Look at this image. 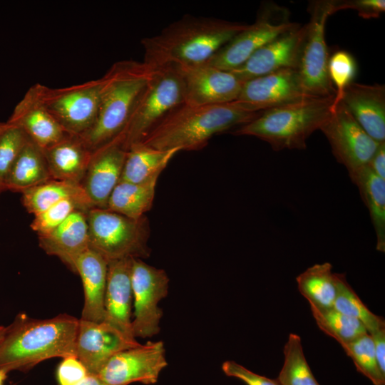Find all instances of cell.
<instances>
[{"mask_svg":"<svg viewBox=\"0 0 385 385\" xmlns=\"http://www.w3.org/2000/svg\"><path fill=\"white\" fill-rule=\"evenodd\" d=\"M247 26L212 17L184 16L157 35L142 39L143 61L153 68L205 63Z\"/></svg>","mask_w":385,"mask_h":385,"instance_id":"cell-1","label":"cell"},{"mask_svg":"<svg viewBox=\"0 0 385 385\" xmlns=\"http://www.w3.org/2000/svg\"><path fill=\"white\" fill-rule=\"evenodd\" d=\"M78 322L67 314L44 319L18 314L0 341V370L26 371L51 358L76 356Z\"/></svg>","mask_w":385,"mask_h":385,"instance_id":"cell-2","label":"cell"},{"mask_svg":"<svg viewBox=\"0 0 385 385\" xmlns=\"http://www.w3.org/2000/svg\"><path fill=\"white\" fill-rule=\"evenodd\" d=\"M262 112L244 110L234 102L207 106L183 103L159 122L141 143L161 150H200L215 134L242 126Z\"/></svg>","mask_w":385,"mask_h":385,"instance_id":"cell-3","label":"cell"},{"mask_svg":"<svg viewBox=\"0 0 385 385\" xmlns=\"http://www.w3.org/2000/svg\"><path fill=\"white\" fill-rule=\"evenodd\" d=\"M154 71L144 61L122 60L102 76L103 86L96 120L78 136L90 150L93 152L123 132Z\"/></svg>","mask_w":385,"mask_h":385,"instance_id":"cell-4","label":"cell"},{"mask_svg":"<svg viewBox=\"0 0 385 385\" xmlns=\"http://www.w3.org/2000/svg\"><path fill=\"white\" fill-rule=\"evenodd\" d=\"M334 99V97L308 98L264 111L232 133L260 138L275 151L303 150L309 137L319 130L330 115Z\"/></svg>","mask_w":385,"mask_h":385,"instance_id":"cell-5","label":"cell"},{"mask_svg":"<svg viewBox=\"0 0 385 385\" xmlns=\"http://www.w3.org/2000/svg\"><path fill=\"white\" fill-rule=\"evenodd\" d=\"M89 246L108 262L150 256V225L145 215L132 219L107 209L92 208L87 212Z\"/></svg>","mask_w":385,"mask_h":385,"instance_id":"cell-6","label":"cell"},{"mask_svg":"<svg viewBox=\"0 0 385 385\" xmlns=\"http://www.w3.org/2000/svg\"><path fill=\"white\" fill-rule=\"evenodd\" d=\"M184 103L183 83L175 66L155 68L138 98L128 122L119 134L125 148L142 142L149 132L169 113Z\"/></svg>","mask_w":385,"mask_h":385,"instance_id":"cell-7","label":"cell"},{"mask_svg":"<svg viewBox=\"0 0 385 385\" xmlns=\"http://www.w3.org/2000/svg\"><path fill=\"white\" fill-rule=\"evenodd\" d=\"M310 19L297 71L305 92L312 97L335 96V89L328 76L329 58L325 40L327 19L334 14V0H318L310 4Z\"/></svg>","mask_w":385,"mask_h":385,"instance_id":"cell-8","label":"cell"},{"mask_svg":"<svg viewBox=\"0 0 385 385\" xmlns=\"http://www.w3.org/2000/svg\"><path fill=\"white\" fill-rule=\"evenodd\" d=\"M297 24L290 20L289 10L274 2L262 5L256 21L238 33L205 63L224 71L244 63L257 50Z\"/></svg>","mask_w":385,"mask_h":385,"instance_id":"cell-9","label":"cell"},{"mask_svg":"<svg viewBox=\"0 0 385 385\" xmlns=\"http://www.w3.org/2000/svg\"><path fill=\"white\" fill-rule=\"evenodd\" d=\"M103 86V77L61 88L41 86L48 111L69 135L79 136L96 120Z\"/></svg>","mask_w":385,"mask_h":385,"instance_id":"cell-10","label":"cell"},{"mask_svg":"<svg viewBox=\"0 0 385 385\" xmlns=\"http://www.w3.org/2000/svg\"><path fill=\"white\" fill-rule=\"evenodd\" d=\"M170 279L163 269L133 258L131 285L133 302L132 332L133 337H152L160 332L163 310L159 302L168 293Z\"/></svg>","mask_w":385,"mask_h":385,"instance_id":"cell-11","label":"cell"},{"mask_svg":"<svg viewBox=\"0 0 385 385\" xmlns=\"http://www.w3.org/2000/svg\"><path fill=\"white\" fill-rule=\"evenodd\" d=\"M319 130L327 138L336 160L347 170L350 178L368 164L381 143L368 135L342 101L332 107Z\"/></svg>","mask_w":385,"mask_h":385,"instance_id":"cell-12","label":"cell"},{"mask_svg":"<svg viewBox=\"0 0 385 385\" xmlns=\"http://www.w3.org/2000/svg\"><path fill=\"white\" fill-rule=\"evenodd\" d=\"M167 366L164 343L149 341L114 354L97 376L108 385H149L158 381Z\"/></svg>","mask_w":385,"mask_h":385,"instance_id":"cell-13","label":"cell"},{"mask_svg":"<svg viewBox=\"0 0 385 385\" xmlns=\"http://www.w3.org/2000/svg\"><path fill=\"white\" fill-rule=\"evenodd\" d=\"M308 98L296 69H284L243 83L233 101L241 108L260 112Z\"/></svg>","mask_w":385,"mask_h":385,"instance_id":"cell-14","label":"cell"},{"mask_svg":"<svg viewBox=\"0 0 385 385\" xmlns=\"http://www.w3.org/2000/svg\"><path fill=\"white\" fill-rule=\"evenodd\" d=\"M177 67L183 83L184 104L190 106L225 104L235 101L244 83L231 71L206 63Z\"/></svg>","mask_w":385,"mask_h":385,"instance_id":"cell-15","label":"cell"},{"mask_svg":"<svg viewBox=\"0 0 385 385\" xmlns=\"http://www.w3.org/2000/svg\"><path fill=\"white\" fill-rule=\"evenodd\" d=\"M307 31L297 24L257 50L244 63L230 71L241 81L284 69H296Z\"/></svg>","mask_w":385,"mask_h":385,"instance_id":"cell-16","label":"cell"},{"mask_svg":"<svg viewBox=\"0 0 385 385\" xmlns=\"http://www.w3.org/2000/svg\"><path fill=\"white\" fill-rule=\"evenodd\" d=\"M126 338L107 323L79 319L76 339V356L90 374L97 375L116 353L140 345Z\"/></svg>","mask_w":385,"mask_h":385,"instance_id":"cell-17","label":"cell"},{"mask_svg":"<svg viewBox=\"0 0 385 385\" xmlns=\"http://www.w3.org/2000/svg\"><path fill=\"white\" fill-rule=\"evenodd\" d=\"M126 154L120 135L93 152L81 185L95 207L106 208L120 180Z\"/></svg>","mask_w":385,"mask_h":385,"instance_id":"cell-18","label":"cell"},{"mask_svg":"<svg viewBox=\"0 0 385 385\" xmlns=\"http://www.w3.org/2000/svg\"><path fill=\"white\" fill-rule=\"evenodd\" d=\"M41 83L29 88L16 105L9 125L20 128L41 150L48 148L69 135L45 106L41 94Z\"/></svg>","mask_w":385,"mask_h":385,"instance_id":"cell-19","label":"cell"},{"mask_svg":"<svg viewBox=\"0 0 385 385\" xmlns=\"http://www.w3.org/2000/svg\"><path fill=\"white\" fill-rule=\"evenodd\" d=\"M133 259L123 258L108 262L103 322L117 329L126 338L136 340L132 332L131 319Z\"/></svg>","mask_w":385,"mask_h":385,"instance_id":"cell-20","label":"cell"},{"mask_svg":"<svg viewBox=\"0 0 385 385\" xmlns=\"http://www.w3.org/2000/svg\"><path fill=\"white\" fill-rule=\"evenodd\" d=\"M341 101L369 135L379 143L385 142L384 85L353 82Z\"/></svg>","mask_w":385,"mask_h":385,"instance_id":"cell-21","label":"cell"},{"mask_svg":"<svg viewBox=\"0 0 385 385\" xmlns=\"http://www.w3.org/2000/svg\"><path fill=\"white\" fill-rule=\"evenodd\" d=\"M87 212L76 210L51 232L38 236L39 247L73 272L78 257L90 247Z\"/></svg>","mask_w":385,"mask_h":385,"instance_id":"cell-22","label":"cell"},{"mask_svg":"<svg viewBox=\"0 0 385 385\" xmlns=\"http://www.w3.org/2000/svg\"><path fill=\"white\" fill-rule=\"evenodd\" d=\"M108 262L90 247L75 262L74 272L80 275L84 292L81 319L93 322H102L104 319Z\"/></svg>","mask_w":385,"mask_h":385,"instance_id":"cell-23","label":"cell"},{"mask_svg":"<svg viewBox=\"0 0 385 385\" xmlns=\"http://www.w3.org/2000/svg\"><path fill=\"white\" fill-rule=\"evenodd\" d=\"M41 150L53 180L81 184L93 152L78 136L69 135Z\"/></svg>","mask_w":385,"mask_h":385,"instance_id":"cell-24","label":"cell"},{"mask_svg":"<svg viewBox=\"0 0 385 385\" xmlns=\"http://www.w3.org/2000/svg\"><path fill=\"white\" fill-rule=\"evenodd\" d=\"M179 152L178 148L161 150L135 143L127 150L120 181L138 183L159 176Z\"/></svg>","mask_w":385,"mask_h":385,"instance_id":"cell-25","label":"cell"},{"mask_svg":"<svg viewBox=\"0 0 385 385\" xmlns=\"http://www.w3.org/2000/svg\"><path fill=\"white\" fill-rule=\"evenodd\" d=\"M158 177L138 183L120 181L112 191L106 209L132 219L145 216L153 206Z\"/></svg>","mask_w":385,"mask_h":385,"instance_id":"cell-26","label":"cell"},{"mask_svg":"<svg viewBox=\"0 0 385 385\" xmlns=\"http://www.w3.org/2000/svg\"><path fill=\"white\" fill-rule=\"evenodd\" d=\"M351 181L357 186L366 206L376 236V250L385 251V180L376 175L366 165Z\"/></svg>","mask_w":385,"mask_h":385,"instance_id":"cell-27","label":"cell"},{"mask_svg":"<svg viewBox=\"0 0 385 385\" xmlns=\"http://www.w3.org/2000/svg\"><path fill=\"white\" fill-rule=\"evenodd\" d=\"M50 180L41 149L29 138L9 173L6 190L21 193Z\"/></svg>","mask_w":385,"mask_h":385,"instance_id":"cell-28","label":"cell"},{"mask_svg":"<svg viewBox=\"0 0 385 385\" xmlns=\"http://www.w3.org/2000/svg\"><path fill=\"white\" fill-rule=\"evenodd\" d=\"M298 289L309 305L317 308L334 307L337 293L336 273L329 262L315 264L297 277Z\"/></svg>","mask_w":385,"mask_h":385,"instance_id":"cell-29","label":"cell"},{"mask_svg":"<svg viewBox=\"0 0 385 385\" xmlns=\"http://www.w3.org/2000/svg\"><path fill=\"white\" fill-rule=\"evenodd\" d=\"M21 194L23 205L28 212L34 216L68 198L80 200L93 205L81 184L67 181L52 179L29 188Z\"/></svg>","mask_w":385,"mask_h":385,"instance_id":"cell-30","label":"cell"},{"mask_svg":"<svg viewBox=\"0 0 385 385\" xmlns=\"http://www.w3.org/2000/svg\"><path fill=\"white\" fill-rule=\"evenodd\" d=\"M337 293L334 308L360 321L369 334L385 328V320L371 312L350 286L344 273H336Z\"/></svg>","mask_w":385,"mask_h":385,"instance_id":"cell-31","label":"cell"},{"mask_svg":"<svg viewBox=\"0 0 385 385\" xmlns=\"http://www.w3.org/2000/svg\"><path fill=\"white\" fill-rule=\"evenodd\" d=\"M283 352L284 364L277 379L279 385H320L307 361L299 335L289 334Z\"/></svg>","mask_w":385,"mask_h":385,"instance_id":"cell-32","label":"cell"},{"mask_svg":"<svg viewBox=\"0 0 385 385\" xmlns=\"http://www.w3.org/2000/svg\"><path fill=\"white\" fill-rule=\"evenodd\" d=\"M310 309L318 327L341 345L368 333L360 321L334 307L321 309L310 305Z\"/></svg>","mask_w":385,"mask_h":385,"instance_id":"cell-33","label":"cell"},{"mask_svg":"<svg viewBox=\"0 0 385 385\" xmlns=\"http://www.w3.org/2000/svg\"><path fill=\"white\" fill-rule=\"evenodd\" d=\"M341 346L351 359L359 372L374 385H385V376L380 371L373 340L368 333Z\"/></svg>","mask_w":385,"mask_h":385,"instance_id":"cell-34","label":"cell"},{"mask_svg":"<svg viewBox=\"0 0 385 385\" xmlns=\"http://www.w3.org/2000/svg\"><path fill=\"white\" fill-rule=\"evenodd\" d=\"M95 207L77 199L63 200L34 216L31 228L38 236L48 234L76 210L89 211Z\"/></svg>","mask_w":385,"mask_h":385,"instance_id":"cell-35","label":"cell"},{"mask_svg":"<svg viewBox=\"0 0 385 385\" xmlns=\"http://www.w3.org/2000/svg\"><path fill=\"white\" fill-rule=\"evenodd\" d=\"M357 71V65L353 56L339 50L329 56L327 66L329 78L335 89L332 107L341 100L346 88L353 83Z\"/></svg>","mask_w":385,"mask_h":385,"instance_id":"cell-36","label":"cell"},{"mask_svg":"<svg viewBox=\"0 0 385 385\" xmlns=\"http://www.w3.org/2000/svg\"><path fill=\"white\" fill-rule=\"evenodd\" d=\"M28 140L29 138L20 128L11 125L1 134L0 194L6 190V184L9 173Z\"/></svg>","mask_w":385,"mask_h":385,"instance_id":"cell-37","label":"cell"},{"mask_svg":"<svg viewBox=\"0 0 385 385\" xmlns=\"http://www.w3.org/2000/svg\"><path fill=\"white\" fill-rule=\"evenodd\" d=\"M334 12L352 9L363 19H376L385 11L384 0H334Z\"/></svg>","mask_w":385,"mask_h":385,"instance_id":"cell-38","label":"cell"},{"mask_svg":"<svg viewBox=\"0 0 385 385\" xmlns=\"http://www.w3.org/2000/svg\"><path fill=\"white\" fill-rule=\"evenodd\" d=\"M62 359L57 369L59 385H76L88 374L84 365L76 356Z\"/></svg>","mask_w":385,"mask_h":385,"instance_id":"cell-39","label":"cell"},{"mask_svg":"<svg viewBox=\"0 0 385 385\" xmlns=\"http://www.w3.org/2000/svg\"><path fill=\"white\" fill-rule=\"evenodd\" d=\"M222 370L227 376L237 378L246 385H279L277 379L257 374L232 360L224 361Z\"/></svg>","mask_w":385,"mask_h":385,"instance_id":"cell-40","label":"cell"},{"mask_svg":"<svg viewBox=\"0 0 385 385\" xmlns=\"http://www.w3.org/2000/svg\"><path fill=\"white\" fill-rule=\"evenodd\" d=\"M369 334L373 340L379 367L381 372L385 376V328Z\"/></svg>","mask_w":385,"mask_h":385,"instance_id":"cell-41","label":"cell"},{"mask_svg":"<svg viewBox=\"0 0 385 385\" xmlns=\"http://www.w3.org/2000/svg\"><path fill=\"white\" fill-rule=\"evenodd\" d=\"M367 165L376 175L385 180V142L379 144Z\"/></svg>","mask_w":385,"mask_h":385,"instance_id":"cell-42","label":"cell"},{"mask_svg":"<svg viewBox=\"0 0 385 385\" xmlns=\"http://www.w3.org/2000/svg\"><path fill=\"white\" fill-rule=\"evenodd\" d=\"M76 385H108L103 382L97 375L88 374Z\"/></svg>","mask_w":385,"mask_h":385,"instance_id":"cell-43","label":"cell"},{"mask_svg":"<svg viewBox=\"0 0 385 385\" xmlns=\"http://www.w3.org/2000/svg\"><path fill=\"white\" fill-rule=\"evenodd\" d=\"M7 373L4 370H0V385H3L4 381L6 379Z\"/></svg>","mask_w":385,"mask_h":385,"instance_id":"cell-44","label":"cell"},{"mask_svg":"<svg viewBox=\"0 0 385 385\" xmlns=\"http://www.w3.org/2000/svg\"><path fill=\"white\" fill-rule=\"evenodd\" d=\"M9 125L6 122L0 121V135L9 127Z\"/></svg>","mask_w":385,"mask_h":385,"instance_id":"cell-45","label":"cell"},{"mask_svg":"<svg viewBox=\"0 0 385 385\" xmlns=\"http://www.w3.org/2000/svg\"><path fill=\"white\" fill-rule=\"evenodd\" d=\"M4 329H5V327L0 326V341L3 337Z\"/></svg>","mask_w":385,"mask_h":385,"instance_id":"cell-46","label":"cell"}]
</instances>
